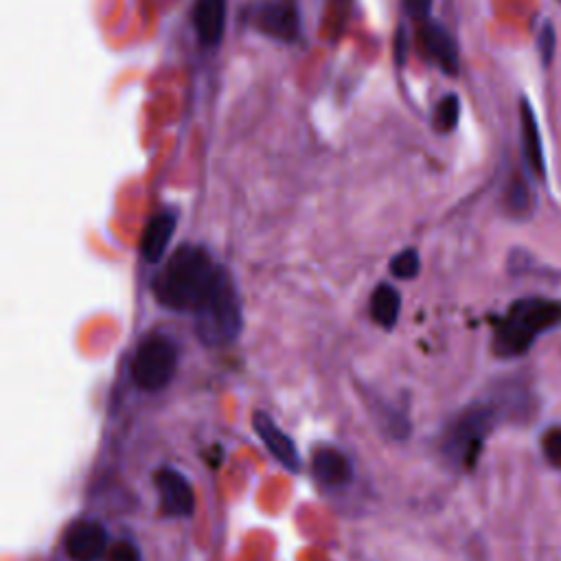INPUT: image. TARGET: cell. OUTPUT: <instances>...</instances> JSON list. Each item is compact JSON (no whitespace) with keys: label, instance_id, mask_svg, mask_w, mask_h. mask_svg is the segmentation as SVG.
Listing matches in <instances>:
<instances>
[{"label":"cell","instance_id":"cell-1","mask_svg":"<svg viewBox=\"0 0 561 561\" xmlns=\"http://www.w3.org/2000/svg\"><path fill=\"white\" fill-rule=\"evenodd\" d=\"M221 267L199 245H180L153 280L156 300L173 311H195Z\"/></svg>","mask_w":561,"mask_h":561},{"label":"cell","instance_id":"cell-2","mask_svg":"<svg viewBox=\"0 0 561 561\" xmlns=\"http://www.w3.org/2000/svg\"><path fill=\"white\" fill-rule=\"evenodd\" d=\"M561 322V302L546 298L515 300L500 318L493 335V351L500 357H515L530 348L537 335Z\"/></svg>","mask_w":561,"mask_h":561},{"label":"cell","instance_id":"cell-3","mask_svg":"<svg viewBox=\"0 0 561 561\" xmlns=\"http://www.w3.org/2000/svg\"><path fill=\"white\" fill-rule=\"evenodd\" d=\"M195 313V331L208 346L232 342L241 331V302L230 274L221 267L210 291L199 302Z\"/></svg>","mask_w":561,"mask_h":561},{"label":"cell","instance_id":"cell-4","mask_svg":"<svg viewBox=\"0 0 561 561\" xmlns=\"http://www.w3.org/2000/svg\"><path fill=\"white\" fill-rule=\"evenodd\" d=\"M175 366H178L175 344L167 335L153 333L138 344L131 362V377L138 388L156 392L171 381Z\"/></svg>","mask_w":561,"mask_h":561},{"label":"cell","instance_id":"cell-5","mask_svg":"<svg viewBox=\"0 0 561 561\" xmlns=\"http://www.w3.org/2000/svg\"><path fill=\"white\" fill-rule=\"evenodd\" d=\"M491 412L484 408H473L458 419L449 436V454L462 465H471L480 451V445L489 432Z\"/></svg>","mask_w":561,"mask_h":561},{"label":"cell","instance_id":"cell-6","mask_svg":"<svg viewBox=\"0 0 561 561\" xmlns=\"http://www.w3.org/2000/svg\"><path fill=\"white\" fill-rule=\"evenodd\" d=\"M256 28L283 42H294L300 31V13L296 0H270L256 9Z\"/></svg>","mask_w":561,"mask_h":561},{"label":"cell","instance_id":"cell-7","mask_svg":"<svg viewBox=\"0 0 561 561\" xmlns=\"http://www.w3.org/2000/svg\"><path fill=\"white\" fill-rule=\"evenodd\" d=\"M64 548L72 561H99L107 548V533L99 522H77L66 533Z\"/></svg>","mask_w":561,"mask_h":561},{"label":"cell","instance_id":"cell-8","mask_svg":"<svg viewBox=\"0 0 561 561\" xmlns=\"http://www.w3.org/2000/svg\"><path fill=\"white\" fill-rule=\"evenodd\" d=\"M156 484L160 489V506L164 515L186 517L193 513L195 495L188 480L175 469H160L156 473Z\"/></svg>","mask_w":561,"mask_h":561},{"label":"cell","instance_id":"cell-9","mask_svg":"<svg viewBox=\"0 0 561 561\" xmlns=\"http://www.w3.org/2000/svg\"><path fill=\"white\" fill-rule=\"evenodd\" d=\"M252 425H254V432L259 434V438L263 440V445L267 447V451L285 469H289V471L300 469V458H298V451H296L291 438L280 427H276V423L270 419L267 412H254Z\"/></svg>","mask_w":561,"mask_h":561},{"label":"cell","instance_id":"cell-10","mask_svg":"<svg viewBox=\"0 0 561 561\" xmlns=\"http://www.w3.org/2000/svg\"><path fill=\"white\" fill-rule=\"evenodd\" d=\"M519 134H522V153L528 164V169L546 178V160H543V145H541V134L537 125L535 110L530 107L528 99L519 101Z\"/></svg>","mask_w":561,"mask_h":561},{"label":"cell","instance_id":"cell-11","mask_svg":"<svg viewBox=\"0 0 561 561\" xmlns=\"http://www.w3.org/2000/svg\"><path fill=\"white\" fill-rule=\"evenodd\" d=\"M421 37H423V46H425L427 55L438 64V68L447 75H456L458 72V48H456L451 33L443 24L427 20L425 26L421 28Z\"/></svg>","mask_w":561,"mask_h":561},{"label":"cell","instance_id":"cell-12","mask_svg":"<svg viewBox=\"0 0 561 561\" xmlns=\"http://www.w3.org/2000/svg\"><path fill=\"white\" fill-rule=\"evenodd\" d=\"M226 0H195L193 24L202 44L215 46L226 31Z\"/></svg>","mask_w":561,"mask_h":561},{"label":"cell","instance_id":"cell-13","mask_svg":"<svg viewBox=\"0 0 561 561\" xmlns=\"http://www.w3.org/2000/svg\"><path fill=\"white\" fill-rule=\"evenodd\" d=\"M175 213L171 210H160L156 213L149 224L142 230V239H140V254L145 256V261L149 263H158L171 241V234L175 230Z\"/></svg>","mask_w":561,"mask_h":561},{"label":"cell","instance_id":"cell-14","mask_svg":"<svg viewBox=\"0 0 561 561\" xmlns=\"http://www.w3.org/2000/svg\"><path fill=\"white\" fill-rule=\"evenodd\" d=\"M313 473L329 486H342L351 480V462L333 447H318L313 451Z\"/></svg>","mask_w":561,"mask_h":561},{"label":"cell","instance_id":"cell-15","mask_svg":"<svg viewBox=\"0 0 561 561\" xmlns=\"http://www.w3.org/2000/svg\"><path fill=\"white\" fill-rule=\"evenodd\" d=\"M399 309H401V296L392 285H377V289L370 296V316L373 320L383 327V329H392L397 318H399Z\"/></svg>","mask_w":561,"mask_h":561},{"label":"cell","instance_id":"cell-16","mask_svg":"<svg viewBox=\"0 0 561 561\" xmlns=\"http://www.w3.org/2000/svg\"><path fill=\"white\" fill-rule=\"evenodd\" d=\"M458 116H460V101L456 94H445L436 110H434V127L443 134L451 131L458 125Z\"/></svg>","mask_w":561,"mask_h":561},{"label":"cell","instance_id":"cell-17","mask_svg":"<svg viewBox=\"0 0 561 561\" xmlns=\"http://www.w3.org/2000/svg\"><path fill=\"white\" fill-rule=\"evenodd\" d=\"M421 270V259H419V252L414 248H408V250H401L392 261H390V272L397 276V278H414Z\"/></svg>","mask_w":561,"mask_h":561},{"label":"cell","instance_id":"cell-18","mask_svg":"<svg viewBox=\"0 0 561 561\" xmlns=\"http://www.w3.org/2000/svg\"><path fill=\"white\" fill-rule=\"evenodd\" d=\"M541 449H543V456L546 460L561 469V427H550L543 432L541 436Z\"/></svg>","mask_w":561,"mask_h":561},{"label":"cell","instance_id":"cell-19","mask_svg":"<svg viewBox=\"0 0 561 561\" xmlns=\"http://www.w3.org/2000/svg\"><path fill=\"white\" fill-rule=\"evenodd\" d=\"M537 46H539V55H541V64L548 66L552 61L554 55V26L550 22H546L537 35Z\"/></svg>","mask_w":561,"mask_h":561},{"label":"cell","instance_id":"cell-20","mask_svg":"<svg viewBox=\"0 0 561 561\" xmlns=\"http://www.w3.org/2000/svg\"><path fill=\"white\" fill-rule=\"evenodd\" d=\"M107 561H140V552L134 543L118 541L107 550Z\"/></svg>","mask_w":561,"mask_h":561},{"label":"cell","instance_id":"cell-21","mask_svg":"<svg viewBox=\"0 0 561 561\" xmlns=\"http://www.w3.org/2000/svg\"><path fill=\"white\" fill-rule=\"evenodd\" d=\"M403 4H405V11H408L412 18H416V20H427L432 0H403Z\"/></svg>","mask_w":561,"mask_h":561}]
</instances>
